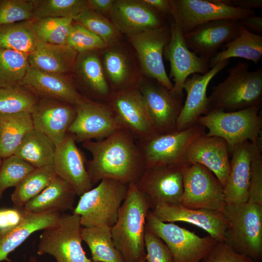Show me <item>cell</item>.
<instances>
[{
    "instance_id": "obj_37",
    "label": "cell",
    "mask_w": 262,
    "mask_h": 262,
    "mask_svg": "<svg viewBox=\"0 0 262 262\" xmlns=\"http://www.w3.org/2000/svg\"><path fill=\"white\" fill-rule=\"evenodd\" d=\"M55 175L53 165L35 168L15 187L11 195L14 207L23 208L49 185Z\"/></svg>"
},
{
    "instance_id": "obj_48",
    "label": "cell",
    "mask_w": 262,
    "mask_h": 262,
    "mask_svg": "<svg viewBox=\"0 0 262 262\" xmlns=\"http://www.w3.org/2000/svg\"><path fill=\"white\" fill-rule=\"evenodd\" d=\"M200 262H257L240 254L224 241H218Z\"/></svg>"
},
{
    "instance_id": "obj_20",
    "label": "cell",
    "mask_w": 262,
    "mask_h": 262,
    "mask_svg": "<svg viewBox=\"0 0 262 262\" xmlns=\"http://www.w3.org/2000/svg\"><path fill=\"white\" fill-rule=\"evenodd\" d=\"M76 143L74 135L67 133L55 146L53 166L56 174L73 188L76 195L81 196L92 189L93 184L85 157Z\"/></svg>"
},
{
    "instance_id": "obj_31",
    "label": "cell",
    "mask_w": 262,
    "mask_h": 262,
    "mask_svg": "<svg viewBox=\"0 0 262 262\" xmlns=\"http://www.w3.org/2000/svg\"><path fill=\"white\" fill-rule=\"evenodd\" d=\"M76 196L73 188L56 174L49 185L29 201L23 209L36 213L48 211L61 213L73 208Z\"/></svg>"
},
{
    "instance_id": "obj_32",
    "label": "cell",
    "mask_w": 262,
    "mask_h": 262,
    "mask_svg": "<svg viewBox=\"0 0 262 262\" xmlns=\"http://www.w3.org/2000/svg\"><path fill=\"white\" fill-rule=\"evenodd\" d=\"M224 47V50L217 52L210 60V67L223 60L234 57L250 60L257 65L262 56V36L251 32L240 23L239 35Z\"/></svg>"
},
{
    "instance_id": "obj_24",
    "label": "cell",
    "mask_w": 262,
    "mask_h": 262,
    "mask_svg": "<svg viewBox=\"0 0 262 262\" xmlns=\"http://www.w3.org/2000/svg\"><path fill=\"white\" fill-rule=\"evenodd\" d=\"M162 222H184L206 231L218 241L225 242L227 223L221 211L186 208L181 204H160L151 212Z\"/></svg>"
},
{
    "instance_id": "obj_36",
    "label": "cell",
    "mask_w": 262,
    "mask_h": 262,
    "mask_svg": "<svg viewBox=\"0 0 262 262\" xmlns=\"http://www.w3.org/2000/svg\"><path fill=\"white\" fill-rule=\"evenodd\" d=\"M33 20L0 26V49L30 54L38 40L33 29Z\"/></svg>"
},
{
    "instance_id": "obj_2",
    "label": "cell",
    "mask_w": 262,
    "mask_h": 262,
    "mask_svg": "<svg viewBox=\"0 0 262 262\" xmlns=\"http://www.w3.org/2000/svg\"><path fill=\"white\" fill-rule=\"evenodd\" d=\"M150 203L135 183H131L111 228L114 244L127 262H138L145 246L146 218Z\"/></svg>"
},
{
    "instance_id": "obj_22",
    "label": "cell",
    "mask_w": 262,
    "mask_h": 262,
    "mask_svg": "<svg viewBox=\"0 0 262 262\" xmlns=\"http://www.w3.org/2000/svg\"><path fill=\"white\" fill-rule=\"evenodd\" d=\"M229 60L217 63L204 74L194 73L185 81L183 89L187 93L178 118L177 131L186 129L197 123L198 118L209 112L207 96L208 86L212 79L229 64Z\"/></svg>"
},
{
    "instance_id": "obj_45",
    "label": "cell",
    "mask_w": 262,
    "mask_h": 262,
    "mask_svg": "<svg viewBox=\"0 0 262 262\" xmlns=\"http://www.w3.org/2000/svg\"><path fill=\"white\" fill-rule=\"evenodd\" d=\"M32 0H0V26L34 19Z\"/></svg>"
},
{
    "instance_id": "obj_43",
    "label": "cell",
    "mask_w": 262,
    "mask_h": 262,
    "mask_svg": "<svg viewBox=\"0 0 262 262\" xmlns=\"http://www.w3.org/2000/svg\"><path fill=\"white\" fill-rule=\"evenodd\" d=\"M34 168L15 155L5 158L0 167V198L7 188L16 187Z\"/></svg>"
},
{
    "instance_id": "obj_6",
    "label": "cell",
    "mask_w": 262,
    "mask_h": 262,
    "mask_svg": "<svg viewBox=\"0 0 262 262\" xmlns=\"http://www.w3.org/2000/svg\"><path fill=\"white\" fill-rule=\"evenodd\" d=\"M128 184L110 179L101 180L81 196L73 213L80 216L82 227H112L128 188Z\"/></svg>"
},
{
    "instance_id": "obj_7",
    "label": "cell",
    "mask_w": 262,
    "mask_h": 262,
    "mask_svg": "<svg viewBox=\"0 0 262 262\" xmlns=\"http://www.w3.org/2000/svg\"><path fill=\"white\" fill-rule=\"evenodd\" d=\"M205 131L204 126L196 123L181 131L136 141L145 167L160 165L184 166L190 164L186 159L187 151L195 140L206 133Z\"/></svg>"
},
{
    "instance_id": "obj_39",
    "label": "cell",
    "mask_w": 262,
    "mask_h": 262,
    "mask_svg": "<svg viewBox=\"0 0 262 262\" xmlns=\"http://www.w3.org/2000/svg\"><path fill=\"white\" fill-rule=\"evenodd\" d=\"M29 54L0 49V87L20 85L30 66Z\"/></svg>"
},
{
    "instance_id": "obj_16",
    "label": "cell",
    "mask_w": 262,
    "mask_h": 262,
    "mask_svg": "<svg viewBox=\"0 0 262 262\" xmlns=\"http://www.w3.org/2000/svg\"><path fill=\"white\" fill-rule=\"evenodd\" d=\"M170 36L164 48V55L170 65L169 79L174 84L171 92L176 96L183 97V84L191 74H204L209 70V60L201 57L186 46L184 35L170 17Z\"/></svg>"
},
{
    "instance_id": "obj_9",
    "label": "cell",
    "mask_w": 262,
    "mask_h": 262,
    "mask_svg": "<svg viewBox=\"0 0 262 262\" xmlns=\"http://www.w3.org/2000/svg\"><path fill=\"white\" fill-rule=\"evenodd\" d=\"M82 229L78 215L62 214L40 234L37 253L49 254L56 262H91L82 246Z\"/></svg>"
},
{
    "instance_id": "obj_23",
    "label": "cell",
    "mask_w": 262,
    "mask_h": 262,
    "mask_svg": "<svg viewBox=\"0 0 262 262\" xmlns=\"http://www.w3.org/2000/svg\"><path fill=\"white\" fill-rule=\"evenodd\" d=\"M33 128L48 136L55 146L66 137L76 116L75 105L40 98L31 113Z\"/></svg>"
},
{
    "instance_id": "obj_51",
    "label": "cell",
    "mask_w": 262,
    "mask_h": 262,
    "mask_svg": "<svg viewBox=\"0 0 262 262\" xmlns=\"http://www.w3.org/2000/svg\"><path fill=\"white\" fill-rule=\"evenodd\" d=\"M140 1L166 17H170L169 0H140Z\"/></svg>"
},
{
    "instance_id": "obj_3",
    "label": "cell",
    "mask_w": 262,
    "mask_h": 262,
    "mask_svg": "<svg viewBox=\"0 0 262 262\" xmlns=\"http://www.w3.org/2000/svg\"><path fill=\"white\" fill-rule=\"evenodd\" d=\"M228 77L212 87L208 97L209 112H234L254 106L262 101V68L251 71L247 62L240 61L228 70Z\"/></svg>"
},
{
    "instance_id": "obj_46",
    "label": "cell",
    "mask_w": 262,
    "mask_h": 262,
    "mask_svg": "<svg viewBox=\"0 0 262 262\" xmlns=\"http://www.w3.org/2000/svg\"><path fill=\"white\" fill-rule=\"evenodd\" d=\"M248 201L262 205V139H258L251 163Z\"/></svg>"
},
{
    "instance_id": "obj_41",
    "label": "cell",
    "mask_w": 262,
    "mask_h": 262,
    "mask_svg": "<svg viewBox=\"0 0 262 262\" xmlns=\"http://www.w3.org/2000/svg\"><path fill=\"white\" fill-rule=\"evenodd\" d=\"M73 19L74 22L82 25L100 37L107 46L123 38V35L108 18L94 12L88 6Z\"/></svg>"
},
{
    "instance_id": "obj_50",
    "label": "cell",
    "mask_w": 262,
    "mask_h": 262,
    "mask_svg": "<svg viewBox=\"0 0 262 262\" xmlns=\"http://www.w3.org/2000/svg\"><path fill=\"white\" fill-rule=\"evenodd\" d=\"M114 0H86L89 8L108 18Z\"/></svg>"
},
{
    "instance_id": "obj_5",
    "label": "cell",
    "mask_w": 262,
    "mask_h": 262,
    "mask_svg": "<svg viewBox=\"0 0 262 262\" xmlns=\"http://www.w3.org/2000/svg\"><path fill=\"white\" fill-rule=\"evenodd\" d=\"M261 106H254L234 112L213 110L200 116L197 123L208 130L205 135L224 139L229 155L246 141L256 142L262 136Z\"/></svg>"
},
{
    "instance_id": "obj_49",
    "label": "cell",
    "mask_w": 262,
    "mask_h": 262,
    "mask_svg": "<svg viewBox=\"0 0 262 262\" xmlns=\"http://www.w3.org/2000/svg\"><path fill=\"white\" fill-rule=\"evenodd\" d=\"M23 215V207L0 209V232L6 231L17 227L21 222Z\"/></svg>"
},
{
    "instance_id": "obj_14",
    "label": "cell",
    "mask_w": 262,
    "mask_h": 262,
    "mask_svg": "<svg viewBox=\"0 0 262 262\" xmlns=\"http://www.w3.org/2000/svg\"><path fill=\"white\" fill-rule=\"evenodd\" d=\"M156 135L177 131V122L183 105V97L156 80L144 76L139 86Z\"/></svg>"
},
{
    "instance_id": "obj_38",
    "label": "cell",
    "mask_w": 262,
    "mask_h": 262,
    "mask_svg": "<svg viewBox=\"0 0 262 262\" xmlns=\"http://www.w3.org/2000/svg\"><path fill=\"white\" fill-rule=\"evenodd\" d=\"M38 99L33 92L21 85L0 87V115L31 114Z\"/></svg>"
},
{
    "instance_id": "obj_12",
    "label": "cell",
    "mask_w": 262,
    "mask_h": 262,
    "mask_svg": "<svg viewBox=\"0 0 262 262\" xmlns=\"http://www.w3.org/2000/svg\"><path fill=\"white\" fill-rule=\"evenodd\" d=\"M106 81L111 92L138 87L143 76L133 47L122 39L99 51Z\"/></svg>"
},
{
    "instance_id": "obj_10",
    "label": "cell",
    "mask_w": 262,
    "mask_h": 262,
    "mask_svg": "<svg viewBox=\"0 0 262 262\" xmlns=\"http://www.w3.org/2000/svg\"><path fill=\"white\" fill-rule=\"evenodd\" d=\"M146 228L162 239L174 262H200L218 242L210 235L201 237L173 223L162 222L148 212Z\"/></svg>"
},
{
    "instance_id": "obj_42",
    "label": "cell",
    "mask_w": 262,
    "mask_h": 262,
    "mask_svg": "<svg viewBox=\"0 0 262 262\" xmlns=\"http://www.w3.org/2000/svg\"><path fill=\"white\" fill-rule=\"evenodd\" d=\"M73 22L72 17L34 20L33 29L39 41L65 45Z\"/></svg>"
},
{
    "instance_id": "obj_40",
    "label": "cell",
    "mask_w": 262,
    "mask_h": 262,
    "mask_svg": "<svg viewBox=\"0 0 262 262\" xmlns=\"http://www.w3.org/2000/svg\"><path fill=\"white\" fill-rule=\"evenodd\" d=\"M35 20L73 18L87 7L86 0H32Z\"/></svg>"
},
{
    "instance_id": "obj_44",
    "label": "cell",
    "mask_w": 262,
    "mask_h": 262,
    "mask_svg": "<svg viewBox=\"0 0 262 262\" xmlns=\"http://www.w3.org/2000/svg\"><path fill=\"white\" fill-rule=\"evenodd\" d=\"M66 44L78 53L99 51L107 46L100 37L74 21L69 31Z\"/></svg>"
},
{
    "instance_id": "obj_25",
    "label": "cell",
    "mask_w": 262,
    "mask_h": 262,
    "mask_svg": "<svg viewBox=\"0 0 262 262\" xmlns=\"http://www.w3.org/2000/svg\"><path fill=\"white\" fill-rule=\"evenodd\" d=\"M205 134L190 145L186 154L187 162L189 164H199L205 166L224 187L230 171L228 145L221 137L208 136Z\"/></svg>"
},
{
    "instance_id": "obj_34",
    "label": "cell",
    "mask_w": 262,
    "mask_h": 262,
    "mask_svg": "<svg viewBox=\"0 0 262 262\" xmlns=\"http://www.w3.org/2000/svg\"><path fill=\"white\" fill-rule=\"evenodd\" d=\"M55 145L46 135L35 130L24 137L14 155L34 168L53 165Z\"/></svg>"
},
{
    "instance_id": "obj_17",
    "label": "cell",
    "mask_w": 262,
    "mask_h": 262,
    "mask_svg": "<svg viewBox=\"0 0 262 262\" xmlns=\"http://www.w3.org/2000/svg\"><path fill=\"white\" fill-rule=\"evenodd\" d=\"M75 107L76 116L67 133L74 135L76 142L101 140L123 128L106 103L86 98Z\"/></svg>"
},
{
    "instance_id": "obj_52",
    "label": "cell",
    "mask_w": 262,
    "mask_h": 262,
    "mask_svg": "<svg viewBox=\"0 0 262 262\" xmlns=\"http://www.w3.org/2000/svg\"><path fill=\"white\" fill-rule=\"evenodd\" d=\"M247 30L259 33H262V17L255 15L239 21Z\"/></svg>"
},
{
    "instance_id": "obj_27",
    "label": "cell",
    "mask_w": 262,
    "mask_h": 262,
    "mask_svg": "<svg viewBox=\"0 0 262 262\" xmlns=\"http://www.w3.org/2000/svg\"><path fill=\"white\" fill-rule=\"evenodd\" d=\"M257 141H246L234 149L230 154V171L224 187L226 203L248 201L250 163Z\"/></svg>"
},
{
    "instance_id": "obj_53",
    "label": "cell",
    "mask_w": 262,
    "mask_h": 262,
    "mask_svg": "<svg viewBox=\"0 0 262 262\" xmlns=\"http://www.w3.org/2000/svg\"><path fill=\"white\" fill-rule=\"evenodd\" d=\"M230 5L245 9L262 7V0H230Z\"/></svg>"
},
{
    "instance_id": "obj_54",
    "label": "cell",
    "mask_w": 262,
    "mask_h": 262,
    "mask_svg": "<svg viewBox=\"0 0 262 262\" xmlns=\"http://www.w3.org/2000/svg\"><path fill=\"white\" fill-rule=\"evenodd\" d=\"M138 262H146V261L143 257H141Z\"/></svg>"
},
{
    "instance_id": "obj_13",
    "label": "cell",
    "mask_w": 262,
    "mask_h": 262,
    "mask_svg": "<svg viewBox=\"0 0 262 262\" xmlns=\"http://www.w3.org/2000/svg\"><path fill=\"white\" fill-rule=\"evenodd\" d=\"M119 125L136 141L157 135L138 87L112 92L106 102Z\"/></svg>"
},
{
    "instance_id": "obj_8",
    "label": "cell",
    "mask_w": 262,
    "mask_h": 262,
    "mask_svg": "<svg viewBox=\"0 0 262 262\" xmlns=\"http://www.w3.org/2000/svg\"><path fill=\"white\" fill-rule=\"evenodd\" d=\"M170 17L183 34L209 21H240L255 15L253 9L230 5V0H169Z\"/></svg>"
},
{
    "instance_id": "obj_47",
    "label": "cell",
    "mask_w": 262,
    "mask_h": 262,
    "mask_svg": "<svg viewBox=\"0 0 262 262\" xmlns=\"http://www.w3.org/2000/svg\"><path fill=\"white\" fill-rule=\"evenodd\" d=\"M144 243L147 262H174L170 250L164 242L146 228Z\"/></svg>"
},
{
    "instance_id": "obj_4",
    "label": "cell",
    "mask_w": 262,
    "mask_h": 262,
    "mask_svg": "<svg viewBox=\"0 0 262 262\" xmlns=\"http://www.w3.org/2000/svg\"><path fill=\"white\" fill-rule=\"evenodd\" d=\"M227 223L225 242L238 253L262 260V205L247 201L226 203L222 211Z\"/></svg>"
},
{
    "instance_id": "obj_19",
    "label": "cell",
    "mask_w": 262,
    "mask_h": 262,
    "mask_svg": "<svg viewBox=\"0 0 262 262\" xmlns=\"http://www.w3.org/2000/svg\"><path fill=\"white\" fill-rule=\"evenodd\" d=\"M108 18L123 35L130 37L166 24V17L140 0H114Z\"/></svg>"
},
{
    "instance_id": "obj_11",
    "label": "cell",
    "mask_w": 262,
    "mask_h": 262,
    "mask_svg": "<svg viewBox=\"0 0 262 262\" xmlns=\"http://www.w3.org/2000/svg\"><path fill=\"white\" fill-rule=\"evenodd\" d=\"M183 188L180 204L186 208L222 212L226 204L223 186L211 171L200 164L184 166Z\"/></svg>"
},
{
    "instance_id": "obj_56",
    "label": "cell",
    "mask_w": 262,
    "mask_h": 262,
    "mask_svg": "<svg viewBox=\"0 0 262 262\" xmlns=\"http://www.w3.org/2000/svg\"><path fill=\"white\" fill-rule=\"evenodd\" d=\"M1 159H1V158L0 157V166H1V165L2 162V160H1Z\"/></svg>"
},
{
    "instance_id": "obj_15",
    "label": "cell",
    "mask_w": 262,
    "mask_h": 262,
    "mask_svg": "<svg viewBox=\"0 0 262 262\" xmlns=\"http://www.w3.org/2000/svg\"><path fill=\"white\" fill-rule=\"evenodd\" d=\"M170 36V25L128 37L136 54L145 77L154 79L171 90L173 84L166 74L163 61L164 51Z\"/></svg>"
},
{
    "instance_id": "obj_29",
    "label": "cell",
    "mask_w": 262,
    "mask_h": 262,
    "mask_svg": "<svg viewBox=\"0 0 262 262\" xmlns=\"http://www.w3.org/2000/svg\"><path fill=\"white\" fill-rule=\"evenodd\" d=\"M61 215V213L56 211L36 213L24 209L23 218L19 225L8 231L0 232V262H10L9 254L34 232L54 225Z\"/></svg>"
},
{
    "instance_id": "obj_26",
    "label": "cell",
    "mask_w": 262,
    "mask_h": 262,
    "mask_svg": "<svg viewBox=\"0 0 262 262\" xmlns=\"http://www.w3.org/2000/svg\"><path fill=\"white\" fill-rule=\"evenodd\" d=\"M20 85L40 98H47L74 105L82 102L83 97L63 75L45 72L29 66Z\"/></svg>"
},
{
    "instance_id": "obj_33",
    "label": "cell",
    "mask_w": 262,
    "mask_h": 262,
    "mask_svg": "<svg viewBox=\"0 0 262 262\" xmlns=\"http://www.w3.org/2000/svg\"><path fill=\"white\" fill-rule=\"evenodd\" d=\"M33 129L31 114L0 115V157L14 155L26 135Z\"/></svg>"
},
{
    "instance_id": "obj_21",
    "label": "cell",
    "mask_w": 262,
    "mask_h": 262,
    "mask_svg": "<svg viewBox=\"0 0 262 262\" xmlns=\"http://www.w3.org/2000/svg\"><path fill=\"white\" fill-rule=\"evenodd\" d=\"M240 23L232 19H219L204 23L183 34L186 46L198 56L210 60L223 45L240 33Z\"/></svg>"
},
{
    "instance_id": "obj_18",
    "label": "cell",
    "mask_w": 262,
    "mask_h": 262,
    "mask_svg": "<svg viewBox=\"0 0 262 262\" xmlns=\"http://www.w3.org/2000/svg\"><path fill=\"white\" fill-rule=\"evenodd\" d=\"M185 166L145 168L135 184L152 208L160 204H180L183 191V169Z\"/></svg>"
},
{
    "instance_id": "obj_28",
    "label": "cell",
    "mask_w": 262,
    "mask_h": 262,
    "mask_svg": "<svg viewBox=\"0 0 262 262\" xmlns=\"http://www.w3.org/2000/svg\"><path fill=\"white\" fill-rule=\"evenodd\" d=\"M99 51L78 53L73 71L79 84L93 101L106 103L112 92L104 77Z\"/></svg>"
},
{
    "instance_id": "obj_30",
    "label": "cell",
    "mask_w": 262,
    "mask_h": 262,
    "mask_svg": "<svg viewBox=\"0 0 262 262\" xmlns=\"http://www.w3.org/2000/svg\"><path fill=\"white\" fill-rule=\"evenodd\" d=\"M78 53L68 45H53L38 41L28 56L30 66L40 71L63 75L73 70Z\"/></svg>"
},
{
    "instance_id": "obj_1",
    "label": "cell",
    "mask_w": 262,
    "mask_h": 262,
    "mask_svg": "<svg viewBox=\"0 0 262 262\" xmlns=\"http://www.w3.org/2000/svg\"><path fill=\"white\" fill-rule=\"evenodd\" d=\"M82 146L92 155L86 167L93 185L105 179L135 183L145 169L138 144L125 129L101 140L84 142Z\"/></svg>"
},
{
    "instance_id": "obj_35",
    "label": "cell",
    "mask_w": 262,
    "mask_h": 262,
    "mask_svg": "<svg viewBox=\"0 0 262 262\" xmlns=\"http://www.w3.org/2000/svg\"><path fill=\"white\" fill-rule=\"evenodd\" d=\"M81 234L82 240L89 246L94 261L124 262L114 244L111 228L82 227Z\"/></svg>"
},
{
    "instance_id": "obj_55",
    "label": "cell",
    "mask_w": 262,
    "mask_h": 262,
    "mask_svg": "<svg viewBox=\"0 0 262 262\" xmlns=\"http://www.w3.org/2000/svg\"><path fill=\"white\" fill-rule=\"evenodd\" d=\"M29 262H37L36 259L34 258H33L30 260Z\"/></svg>"
}]
</instances>
